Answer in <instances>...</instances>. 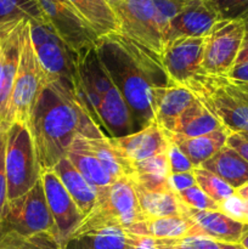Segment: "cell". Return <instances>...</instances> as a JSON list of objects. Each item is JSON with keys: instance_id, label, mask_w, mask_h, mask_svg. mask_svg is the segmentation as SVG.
I'll use <instances>...</instances> for the list:
<instances>
[{"instance_id": "obj_1", "label": "cell", "mask_w": 248, "mask_h": 249, "mask_svg": "<svg viewBox=\"0 0 248 249\" xmlns=\"http://www.w3.org/2000/svg\"><path fill=\"white\" fill-rule=\"evenodd\" d=\"M29 130L41 170L53 169L79 136L108 138L83 100L58 79L49 80L39 95Z\"/></svg>"}, {"instance_id": "obj_2", "label": "cell", "mask_w": 248, "mask_h": 249, "mask_svg": "<svg viewBox=\"0 0 248 249\" xmlns=\"http://www.w3.org/2000/svg\"><path fill=\"white\" fill-rule=\"evenodd\" d=\"M96 50L130 109L134 131L152 124L151 88L168 83L159 78L167 79L159 56L119 33L100 38Z\"/></svg>"}, {"instance_id": "obj_3", "label": "cell", "mask_w": 248, "mask_h": 249, "mask_svg": "<svg viewBox=\"0 0 248 249\" xmlns=\"http://www.w3.org/2000/svg\"><path fill=\"white\" fill-rule=\"evenodd\" d=\"M182 87L187 88L230 133L248 134V82L201 71Z\"/></svg>"}, {"instance_id": "obj_4", "label": "cell", "mask_w": 248, "mask_h": 249, "mask_svg": "<svg viewBox=\"0 0 248 249\" xmlns=\"http://www.w3.org/2000/svg\"><path fill=\"white\" fill-rule=\"evenodd\" d=\"M143 220L146 216L139 206L133 184L128 178H121L108 186L97 187L94 207L73 233L109 228L129 231Z\"/></svg>"}, {"instance_id": "obj_5", "label": "cell", "mask_w": 248, "mask_h": 249, "mask_svg": "<svg viewBox=\"0 0 248 249\" xmlns=\"http://www.w3.org/2000/svg\"><path fill=\"white\" fill-rule=\"evenodd\" d=\"M49 80L34 50L29 21L26 19L21 31L19 60L7 108L6 128L11 123H21L29 129L38 97Z\"/></svg>"}, {"instance_id": "obj_6", "label": "cell", "mask_w": 248, "mask_h": 249, "mask_svg": "<svg viewBox=\"0 0 248 249\" xmlns=\"http://www.w3.org/2000/svg\"><path fill=\"white\" fill-rule=\"evenodd\" d=\"M5 175L7 201L27 194L40 179L41 169L33 138L31 130L24 124L11 123L6 129Z\"/></svg>"}, {"instance_id": "obj_7", "label": "cell", "mask_w": 248, "mask_h": 249, "mask_svg": "<svg viewBox=\"0 0 248 249\" xmlns=\"http://www.w3.org/2000/svg\"><path fill=\"white\" fill-rule=\"evenodd\" d=\"M56 232L55 221L46 202L41 178L27 194L7 201L0 218V238Z\"/></svg>"}, {"instance_id": "obj_8", "label": "cell", "mask_w": 248, "mask_h": 249, "mask_svg": "<svg viewBox=\"0 0 248 249\" xmlns=\"http://www.w3.org/2000/svg\"><path fill=\"white\" fill-rule=\"evenodd\" d=\"M31 39L49 79H58L80 97L78 53L56 34L49 22H29ZM82 99V97H80Z\"/></svg>"}, {"instance_id": "obj_9", "label": "cell", "mask_w": 248, "mask_h": 249, "mask_svg": "<svg viewBox=\"0 0 248 249\" xmlns=\"http://www.w3.org/2000/svg\"><path fill=\"white\" fill-rule=\"evenodd\" d=\"M117 23V33L160 56L164 41L153 0H107Z\"/></svg>"}, {"instance_id": "obj_10", "label": "cell", "mask_w": 248, "mask_h": 249, "mask_svg": "<svg viewBox=\"0 0 248 249\" xmlns=\"http://www.w3.org/2000/svg\"><path fill=\"white\" fill-rule=\"evenodd\" d=\"M246 27L243 21L220 19L204 40L201 70L209 74H226L236 63Z\"/></svg>"}, {"instance_id": "obj_11", "label": "cell", "mask_w": 248, "mask_h": 249, "mask_svg": "<svg viewBox=\"0 0 248 249\" xmlns=\"http://www.w3.org/2000/svg\"><path fill=\"white\" fill-rule=\"evenodd\" d=\"M203 38H181L165 44L159 56L167 84L184 85L201 72L204 49Z\"/></svg>"}, {"instance_id": "obj_12", "label": "cell", "mask_w": 248, "mask_h": 249, "mask_svg": "<svg viewBox=\"0 0 248 249\" xmlns=\"http://www.w3.org/2000/svg\"><path fill=\"white\" fill-rule=\"evenodd\" d=\"M39 2L49 24L73 51L82 53L96 46L99 36L74 9L45 0H39Z\"/></svg>"}, {"instance_id": "obj_13", "label": "cell", "mask_w": 248, "mask_h": 249, "mask_svg": "<svg viewBox=\"0 0 248 249\" xmlns=\"http://www.w3.org/2000/svg\"><path fill=\"white\" fill-rule=\"evenodd\" d=\"M40 178L56 231L62 245H65L84 215L53 169L41 170Z\"/></svg>"}, {"instance_id": "obj_14", "label": "cell", "mask_w": 248, "mask_h": 249, "mask_svg": "<svg viewBox=\"0 0 248 249\" xmlns=\"http://www.w3.org/2000/svg\"><path fill=\"white\" fill-rule=\"evenodd\" d=\"M220 19L211 0H189L168 24L163 36L164 45L177 39L207 36Z\"/></svg>"}, {"instance_id": "obj_15", "label": "cell", "mask_w": 248, "mask_h": 249, "mask_svg": "<svg viewBox=\"0 0 248 249\" xmlns=\"http://www.w3.org/2000/svg\"><path fill=\"white\" fill-rule=\"evenodd\" d=\"M108 139L114 150L129 165L167 153L172 143L167 133L156 123L129 135Z\"/></svg>"}, {"instance_id": "obj_16", "label": "cell", "mask_w": 248, "mask_h": 249, "mask_svg": "<svg viewBox=\"0 0 248 249\" xmlns=\"http://www.w3.org/2000/svg\"><path fill=\"white\" fill-rule=\"evenodd\" d=\"M196 100V96L182 85L165 84L151 88V111L153 123L165 133H172L180 114Z\"/></svg>"}, {"instance_id": "obj_17", "label": "cell", "mask_w": 248, "mask_h": 249, "mask_svg": "<svg viewBox=\"0 0 248 249\" xmlns=\"http://www.w3.org/2000/svg\"><path fill=\"white\" fill-rule=\"evenodd\" d=\"M187 216L195 223L191 236H206L219 243H240L248 231L247 224L233 220L219 211L187 208Z\"/></svg>"}, {"instance_id": "obj_18", "label": "cell", "mask_w": 248, "mask_h": 249, "mask_svg": "<svg viewBox=\"0 0 248 249\" xmlns=\"http://www.w3.org/2000/svg\"><path fill=\"white\" fill-rule=\"evenodd\" d=\"M96 113L101 125L111 135L109 138H119L134 133L130 109L114 83L102 96Z\"/></svg>"}, {"instance_id": "obj_19", "label": "cell", "mask_w": 248, "mask_h": 249, "mask_svg": "<svg viewBox=\"0 0 248 249\" xmlns=\"http://www.w3.org/2000/svg\"><path fill=\"white\" fill-rule=\"evenodd\" d=\"M131 184L135 190L139 206L146 219L187 215L189 207L179 198L177 192L173 191L170 186L158 190H146L134 182Z\"/></svg>"}, {"instance_id": "obj_20", "label": "cell", "mask_w": 248, "mask_h": 249, "mask_svg": "<svg viewBox=\"0 0 248 249\" xmlns=\"http://www.w3.org/2000/svg\"><path fill=\"white\" fill-rule=\"evenodd\" d=\"M229 135H230V131L223 126L218 130L196 136V138L181 139L170 135H168V138L170 142L177 145L184 152V155L189 158L195 168H198L207 160H211L224 146H226Z\"/></svg>"}, {"instance_id": "obj_21", "label": "cell", "mask_w": 248, "mask_h": 249, "mask_svg": "<svg viewBox=\"0 0 248 249\" xmlns=\"http://www.w3.org/2000/svg\"><path fill=\"white\" fill-rule=\"evenodd\" d=\"M220 128H223L220 121L196 99L180 114L172 133L167 134L175 138L190 139L212 133Z\"/></svg>"}, {"instance_id": "obj_22", "label": "cell", "mask_w": 248, "mask_h": 249, "mask_svg": "<svg viewBox=\"0 0 248 249\" xmlns=\"http://www.w3.org/2000/svg\"><path fill=\"white\" fill-rule=\"evenodd\" d=\"M53 170L57 175L58 179L66 187L68 194L75 202L78 208L83 213V215H87L91 208L94 207L95 201L97 197V189L90 185L85 180V178L78 172L74 165L70 162L67 157H62L55 165Z\"/></svg>"}, {"instance_id": "obj_23", "label": "cell", "mask_w": 248, "mask_h": 249, "mask_svg": "<svg viewBox=\"0 0 248 249\" xmlns=\"http://www.w3.org/2000/svg\"><path fill=\"white\" fill-rule=\"evenodd\" d=\"M201 167L220 177L235 190L248 184V162L228 145Z\"/></svg>"}, {"instance_id": "obj_24", "label": "cell", "mask_w": 248, "mask_h": 249, "mask_svg": "<svg viewBox=\"0 0 248 249\" xmlns=\"http://www.w3.org/2000/svg\"><path fill=\"white\" fill-rule=\"evenodd\" d=\"M195 223L187 215L162 216V218H147L142 223L136 224L128 232L134 235L148 236L155 240L164 238H179L191 236Z\"/></svg>"}, {"instance_id": "obj_25", "label": "cell", "mask_w": 248, "mask_h": 249, "mask_svg": "<svg viewBox=\"0 0 248 249\" xmlns=\"http://www.w3.org/2000/svg\"><path fill=\"white\" fill-rule=\"evenodd\" d=\"M63 249H129V232L109 228L73 233L67 238Z\"/></svg>"}, {"instance_id": "obj_26", "label": "cell", "mask_w": 248, "mask_h": 249, "mask_svg": "<svg viewBox=\"0 0 248 249\" xmlns=\"http://www.w3.org/2000/svg\"><path fill=\"white\" fill-rule=\"evenodd\" d=\"M70 147L80 148L96 157L101 162V164L108 170L109 174L116 179L129 178L130 175V165L114 150L108 138L88 139L79 136L73 141Z\"/></svg>"}, {"instance_id": "obj_27", "label": "cell", "mask_w": 248, "mask_h": 249, "mask_svg": "<svg viewBox=\"0 0 248 249\" xmlns=\"http://www.w3.org/2000/svg\"><path fill=\"white\" fill-rule=\"evenodd\" d=\"M169 160L168 152L130 164L128 179L146 190H158L169 186Z\"/></svg>"}, {"instance_id": "obj_28", "label": "cell", "mask_w": 248, "mask_h": 249, "mask_svg": "<svg viewBox=\"0 0 248 249\" xmlns=\"http://www.w3.org/2000/svg\"><path fill=\"white\" fill-rule=\"evenodd\" d=\"M100 38L118 32V23L107 0H68Z\"/></svg>"}, {"instance_id": "obj_29", "label": "cell", "mask_w": 248, "mask_h": 249, "mask_svg": "<svg viewBox=\"0 0 248 249\" xmlns=\"http://www.w3.org/2000/svg\"><path fill=\"white\" fill-rule=\"evenodd\" d=\"M65 157H67L70 162L74 165L75 169L85 178V180L96 189L108 186L118 180L109 174L108 170L101 164V162L96 157L90 155L87 151L70 147Z\"/></svg>"}, {"instance_id": "obj_30", "label": "cell", "mask_w": 248, "mask_h": 249, "mask_svg": "<svg viewBox=\"0 0 248 249\" xmlns=\"http://www.w3.org/2000/svg\"><path fill=\"white\" fill-rule=\"evenodd\" d=\"M21 19L48 22L39 0H0V23Z\"/></svg>"}, {"instance_id": "obj_31", "label": "cell", "mask_w": 248, "mask_h": 249, "mask_svg": "<svg viewBox=\"0 0 248 249\" xmlns=\"http://www.w3.org/2000/svg\"><path fill=\"white\" fill-rule=\"evenodd\" d=\"M0 249H63L56 232H40L32 236H5L0 238Z\"/></svg>"}, {"instance_id": "obj_32", "label": "cell", "mask_w": 248, "mask_h": 249, "mask_svg": "<svg viewBox=\"0 0 248 249\" xmlns=\"http://www.w3.org/2000/svg\"><path fill=\"white\" fill-rule=\"evenodd\" d=\"M194 175L197 186L218 203H221L226 198L235 195V189L232 186L224 181L220 177L204 168H195Z\"/></svg>"}, {"instance_id": "obj_33", "label": "cell", "mask_w": 248, "mask_h": 249, "mask_svg": "<svg viewBox=\"0 0 248 249\" xmlns=\"http://www.w3.org/2000/svg\"><path fill=\"white\" fill-rule=\"evenodd\" d=\"M157 249H220L219 242L206 236H185L155 240Z\"/></svg>"}, {"instance_id": "obj_34", "label": "cell", "mask_w": 248, "mask_h": 249, "mask_svg": "<svg viewBox=\"0 0 248 249\" xmlns=\"http://www.w3.org/2000/svg\"><path fill=\"white\" fill-rule=\"evenodd\" d=\"M177 196L189 208L198 209V211H219L220 209V204L212 199L208 195L204 194L197 185L177 192Z\"/></svg>"}, {"instance_id": "obj_35", "label": "cell", "mask_w": 248, "mask_h": 249, "mask_svg": "<svg viewBox=\"0 0 248 249\" xmlns=\"http://www.w3.org/2000/svg\"><path fill=\"white\" fill-rule=\"evenodd\" d=\"M221 19L245 21L248 18V0H211Z\"/></svg>"}, {"instance_id": "obj_36", "label": "cell", "mask_w": 248, "mask_h": 249, "mask_svg": "<svg viewBox=\"0 0 248 249\" xmlns=\"http://www.w3.org/2000/svg\"><path fill=\"white\" fill-rule=\"evenodd\" d=\"M186 0H153L156 10H157L158 19L162 27L163 36L169 22L184 9Z\"/></svg>"}, {"instance_id": "obj_37", "label": "cell", "mask_w": 248, "mask_h": 249, "mask_svg": "<svg viewBox=\"0 0 248 249\" xmlns=\"http://www.w3.org/2000/svg\"><path fill=\"white\" fill-rule=\"evenodd\" d=\"M247 199L241 198L237 195H232L231 197L226 198L220 204V209L223 214L228 215L229 218L237 220L240 223L247 224ZM248 225V224H247Z\"/></svg>"}, {"instance_id": "obj_38", "label": "cell", "mask_w": 248, "mask_h": 249, "mask_svg": "<svg viewBox=\"0 0 248 249\" xmlns=\"http://www.w3.org/2000/svg\"><path fill=\"white\" fill-rule=\"evenodd\" d=\"M168 160H169L170 174H180V173H189L195 169L194 164L190 162L189 158L184 155L181 150L174 143H170L168 150Z\"/></svg>"}, {"instance_id": "obj_39", "label": "cell", "mask_w": 248, "mask_h": 249, "mask_svg": "<svg viewBox=\"0 0 248 249\" xmlns=\"http://www.w3.org/2000/svg\"><path fill=\"white\" fill-rule=\"evenodd\" d=\"M5 141H6V131L0 142V218L2 211L7 203V184L5 175Z\"/></svg>"}, {"instance_id": "obj_40", "label": "cell", "mask_w": 248, "mask_h": 249, "mask_svg": "<svg viewBox=\"0 0 248 249\" xmlns=\"http://www.w3.org/2000/svg\"><path fill=\"white\" fill-rule=\"evenodd\" d=\"M169 186L172 187L173 191L177 192L184 191V190L189 189V187L194 186L196 184V179H195L194 170L189 173H180V174H170L169 179Z\"/></svg>"}, {"instance_id": "obj_41", "label": "cell", "mask_w": 248, "mask_h": 249, "mask_svg": "<svg viewBox=\"0 0 248 249\" xmlns=\"http://www.w3.org/2000/svg\"><path fill=\"white\" fill-rule=\"evenodd\" d=\"M226 145L235 150L242 158L248 162V134L230 133Z\"/></svg>"}, {"instance_id": "obj_42", "label": "cell", "mask_w": 248, "mask_h": 249, "mask_svg": "<svg viewBox=\"0 0 248 249\" xmlns=\"http://www.w3.org/2000/svg\"><path fill=\"white\" fill-rule=\"evenodd\" d=\"M129 249H157L155 238L129 232Z\"/></svg>"}, {"instance_id": "obj_43", "label": "cell", "mask_w": 248, "mask_h": 249, "mask_svg": "<svg viewBox=\"0 0 248 249\" xmlns=\"http://www.w3.org/2000/svg\"><path fill=\"white\" fill-rule=\"evenodd\" d=\"M226 75L232 78V79L248 82V61L233 65V67L226 73Z\"/></svg>"}, {"instance_id": "obj_44", "label": "cell", "mask_w": 248, "mask_h": 249, "mask_svg": "<svg viewBox=\"0 0 248 249\" xmlns=\"http://www.w3.org/2000/svg\"><path fill=\"white\" fill-rule=\"evenodd\" d=\"M246 61H248V34H246L245 39H243L242 46H241V50L237 56V60H236V63L246 62Z\"/></svg>"}, {"instance_id": "obj_45", "label": "cell", "mask_w": 248, "mask_h": 249, "mask_svg": "<svg viewBox=\"0 0 248 249\" xmlns=\"http://www.w3.org/2000/svg\"><path fill=\"white\" fill-rule=\"evenodd\" d=\"M235 195L240 196L241 198L248 199V184H246V185H243V186L236 189L235 190Z\"/></svg>"}, {"instance_id": "obj_46", "label": "cell", "mask_w": 248, "mask_h": 249, "mask_svg": "<svg viewBox=\"0 0 248 249\" xmlns=\"http://www.w3.org/2000/svg\"><path fill=\"white\" fill-rule=\"evenodd\" d=\"M220 249H247L241 243H219Z\"/></svg>"}, {"instance_id": "obj_47", "label": "cell", "mask_w": 248, "mask_h": 249, "mask_svg": "<svg viewBox=\"0 0 248 249\" xmlns=\"http://www.w3.org/2000/svg\"><path fill=\"white\" fill-rule=\"evenodd\" d=\"M45 1L53 2V4H58V5H62V6H67V7H71V9H74L68 0H45Z\"/></svg>"}, {"instance_id": "obj_48", "label": "cell", "mask_w": 248, "mask_h": 249, "mask_svg": "<svg viewBox=\"0 0 248 249\" xmlns=\"http://www.w3.org/2000/svg\"><path fill=\"white\" fill-rule=\"evenodd\" d=\"M240 243L243 246V247H246V248L248 249V231L245 233V236H243L242 240H241Z\"/></svg>"}, {"instance_id": "obj_49", "label": "cell", "mask_w": 248, "mask_h": 249, "mask_svg": "<svg viewBox=\"0 0 248 249\" xmlns=\"http://www.w3.org/2000/svg\"><path fill=\"white\" fill-rule=\"evenodd\" d=\"M6 129L7 128H4V126H0V142H1V139H2V136H4Z\"/></svg>"}, {"instance_id": "obj_50", "label": "cell", "mask_w": 248, "mask_h": 249, "mask_svg": "<svg viewBox=\"0 0 248 249\" xmlns=\"http://www.w3.org/2000/svg\"><path fill=\"white\" fill-rule=\"evenodd\" d=\"M243 23H245L246 27V34H248V18H246L245 21H243Z\"/></svg>"}, {"instance_id": "obj_51", "label": "cell", "mask_w": 248, "mask_h": 249, "mask_svg": "<svg viewBox=\"0 0 248 249\" xmlns=\"http://www.w3.org/2000/svg\"><path fill=\"white\" fill-rule=\"evenodd\" d=\"M248 201V199H247ZM247 224H248V202H247Z\"/></svg>"}, {"instance_id": "obj_52", "label": "cell", "mask_w": 248, "mask_h": 249, "mask_svg": "<svg viewBox=\"0 0 248 249\" xmlns=\"http://www.w3.org/2000/svg\"><path fill=\"white\" fill-rule=\"evenodd\" d=\"M186 1H189V0H186Z\"/></svg>"}]
</instances>
